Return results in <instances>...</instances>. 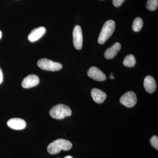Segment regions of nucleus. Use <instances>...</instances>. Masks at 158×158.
<instances>
[{"label": "nucleus", "mask_w": 158, "mask_h": 158, "mask_svg": "<svg viewBox=\"0 0 158 158\" xmlns=\"http://www.w3.org/2000/svg\"><path fill=\"white\" fill-rule=\"evenodd\" d=\"M72 146V144L69 141L64 139H59L49 144L48 151L51 154H57L61 150H69Z\"/></svg>", "instance_id": "f257e3e1"}, {"label": "nucleus", "mask_w": 158, "mask_h": 158, "mask_svg": "<svg viewBox=\"0 0 158 158\" xmlns=\"http://www.w3.org/2000/svg\"><path fill=\"white\" fill-rule=\"evenodd\" d=\"M115 29V23L113 20L106 22L103 26L98 37V42L104 44L113 34Z\"/></svg>", "instance_id": "f03ea898"}, {"label": "nucleus", "mask_w": 158, "mask_h": 158, "mask_svg": "<svg viewBox=\"0 0 158 158\" xmlns=\"http://www.w3.org/2000/svg\"><path fill=\"white\" fill-rule=\"evenodd\" d=\"M49 114L53 118L62 119L70 116L72 114V110L66 105L59 104L56 105L51 109Z\"/></svg>", "instance_id": "7ed1b4c3"}, {"label": "nucleus", "mask_w": 158, "mask_h": 158, "mask_svg": "<svg viewBox=\"0 0 158 158\" xmlns=\"http://www.w3.org/2000/svg\"><path fill=\"white\" fill-rule=\"evenodd\" d=\"M37 65L41 69L50 71H57L62 68L61 63L54 62L47 59H40L37 62Z\"/></svg>", "instance_id": "20e7f679"}, {"label": "nucleus", "mask_w": 158, "mask_h": 158, "mask_svg": "<svg viewBox=\"0 0 158 158\" xmlns=\"http://www.w3.org/2000/svg\"><path fill=\"white\" fill-rule=\"evenodd\" d=\"M137 98L135 94L130 91L125 93L120 98V102L127 107L132 108L137 103Z\"/></svg>", "instance_id": "39448f33"}, {"label": "nucleus", "mask_w": 158, "mask_h": 158, "mask_svg": "<svg viewBox=\"0 0 158 158\" xmlns=\"http://www.w3.org/2000/svg\"><path fill=\"white\" fill-rule=\"evenodd\" d=\"M73 43L75 48L77 50L82 48L83 45V34L81 27L77 25L73 31Z\"/></svg>", "instance_id": "423d86ee"}, {"label": "nucleus", "mask_w": 158, "mask_h": 158, "mask_svg": "<svg viewBox=\"0 0 158 158\" xmlns=\"http://www.w3.org/2000/svg\"><path fill=\"white\" fill-rule=\"evenodd\" d=\"M88 75L91 78L98 81H103L106 79V77L104 73L95 66L90 67L88 70Z\"/></svg>", "instance_id": "0eeeda50"}, {"label": "nucleus", "mask_w": 158, "mask_h": 158, "mask_svg": "<svg viewBox=\"0 0 158 158\" xmlns=\"http://www.w3.org/2000/svg\"><path fill=\"white\" fill-rule=\"evenodd\" d=\"M39 82V78L37 76L34 74L30 75L23 80L22 86L24 88H33L37 86Z\"/></svg>", "instance_id": "6e6552de"}, {"label": "nucleus", "mask_w": 158, "mask_h": 158, "mask_svg": "<svg viewBox=\"0 0 158 158\" xmlns=\"http://www.w3.org/2000/svg\"><path fill=\"white\" fill-rule=\"evenodd\" d=\"M8 127L12 129L21 130L25 128L26 122L20 118H11L7 122Z\"/></svg>", "instance_id": "1a4fd4ad"}, {"label": "nucleus", "mask_w": 158, "mask_h": 158, "mask_svg": "<svg viewBox=\"0 0 158 158\" xmlns=\"http://www.w3.org/2000/svg\"><path fill=\"white\" fill-rule=\"evenodd\" d=\"M45 28L44 27H40L32 30L29 34L28 40L31 42H35L40 39L45 34Z\"/></svg>", "instance_id": "9d476101"}, {"label": "nucleus", "mask_w": 158, "mask_h": 158, "mask_svg": "<svg viewBox=\"0 0 158 158\" xmlns=\"http://www.w3.org/2000/svg\"><path fill=\"white\" fill-rule=\"evenodd\" d=\"M144 86L146 91L150 94L154 93L157 88L155 80L151 76H148L144 79Z\"/></svg>", "instance_id": "9b49d317"}, {"label": "nucleus", "mask_w": 158, "mask_h": 158, "mask_svg": "<svg viewBox=\"0 0 158 158\" xmlns=\"http://www.w3.org/2000/svg\"><path fill=\"white\" fill-rule=\"evenodd\" d=\"M91 95L93 100L98 104L102 103L107 97L106 93L97 88H94L92 89L91 90Z\"/></svg>", "instance_id": "f8f14e48"}, {"label": "nucleus", "mask_w": 158, "mask_h": 158, "mask_svg": "<svg viewBox=\"0 0 158 158\" xmlns=\"http://www.w3.org/2000/svg\"><path fill=\"white\" fill-rule=\"evenodd\" d=\"M121 48V45L118 42L116 43L111 47L108 48L105 52V58L109 59H113L116 56L118 51L120 50Z\"/></svg>", "instance_id": "ddd939ff"}, {"label": "nucleus", "mask_w": 158, "mask_h": 158, "mask_svg": "<svg viewBox=\"0 0 158 158\" xmlns=\"http://www.w3.org/2000/svg\"><path fill=\"white\" fill-rule=\"evenodd\" d=\"M136 61L135 58L133 55H127L123 61V65L127 67H134L135 65Z\"/></svg>", "instance_id": "4468645a"}, {"label": "nucleus", "mask_w": 158, "mask_h": 158, "mask_svg": "<svg viewBox=\"0 0 158 158\" xmlns=\"http://www.w3.org/2000/svg\"><path fill=\"white\" fill-rule=\"evenodd\" d=\"M143 26V22L141 18L137 17L134 20L133 23L132 29L135 32H138L141 30Z\"/></svg>", "instance_id": "2eb2a0df"}, {"label": "nucleus", "mask_w": 158, "mask_h": 158, "mask_svg": "<svg viewBox=\"0 0 158 158\" xmlns=\"http://www.w3.org/2000/svg\"><path fill=\"white\" fill-rule=\"evenodd\" d=\"M146 6L150 11H155L158 8V0H148Z\"/></svg>", "instance_id": "dca6fc26"}, {"label": "nucleus", "mask_w": 158, "mask_h": 158, "mask_svg": "<svg viewBox=\"0 0 158 158\" xmlns=\"http://www.w3.org/2000/svg\"><path fill=\"white\" fill-rule=\"evenodd\" d=\"M151 144L153 147L155 149L158 150V138L157 136H153L151 138L150 141Z\"/></svg>", "instance_id": "f3484780"}, {"label": "nucleus", "mask_w": 158, "mask_h": 158, "mask_svg": "<svg viewBox=\"0 0 158 158\" xmlns=\"http://www.w3.org/2000/svg\"><path fill=\"white\" fill-rule=\"evenodd\" d=\"M124 1V0H113V3L115 7H118L121 6Z\"/></svg>", "instance_id": "a211bd4d"}, {"label": "nucleus", "mask_w": 158, "mask_h": 158, "mask_svg": "<svg viewBox=\"0 0 158 158\" xmlns=\"http://www.w3.org/2000/svg\"><path fill=\"white\" fill-rule=\"evenodd\" d=\"M3 81V74L2 69L0 68V84H2Z\"/></svg>", "instance_id": "6ab92c4d"}, {"label": "nucleus", "mask_w": 158, "mask_h": 158, "mask_svg": "<svg viewBox=\"0 0 158 158\" xmlns=\"http://www.w3.org/2000/svg\"><path fill=\"white\" fill-rule=\"evenodd\" d=\"M110 78L112 79H113L114 78V77L113 76V73H112V74H111V75H110Z\"/></svg>", "instance_id": "aec40b11"}, {"label": "nucleus", "mask_w": 158, "mask_h": 158, "mask_svg": "<svg viewBox=\"0 0 158 158\" xmlns=\"http://www.w3.org/2000/svg\"><path fill=\"white\" fill-rule=\"evenodd\" d=\"M64 158H73L71 156H67L65 157Z\"/></svg>", "instance_id": "412c9836"}, {"label": "nucleus", "mask_w": 158, "mask_h": 158, "mask_svg": "<svg viewBox=\"0 0 158 158\" xmlns=\"http://www.w3.org/2000/svg\"><path fill=\"white\" fill-rule=\"evenodd\" d=\"M2 33L1 32V31H0V40H1V38H2Z\"/></svg>", "instance_id": "4be33fe9"}]
</instances>
